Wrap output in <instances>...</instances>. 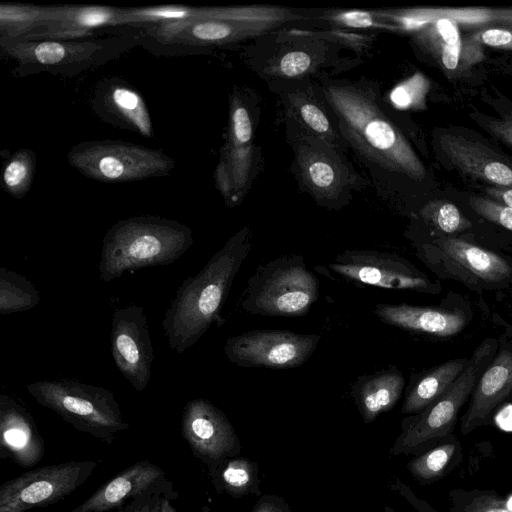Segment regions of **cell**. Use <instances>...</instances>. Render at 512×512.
<instances>
[{"label":"cell","instance_id":"cell-42","mask_svg":"<svg viewBox=\"0 0 512 512\" xmlns=\"http://www.w3.org/2000/svg\"><path fill=\"white\" fill-rule=\"evenodd\" d=\"M472 41L493 48L512 50V30L487 28L470 35Z\"/></svg>","mask_w":512,"mask_h":512},{"label":"cell","instance_id":"cell-33","mask_svg":"<svg viewBox=\"0 0 512 512\" xmlns=\"http://www.w3.org/2000/svg\"><path fill=\"white\" fill-rule=\"evenodd\" d=\"M36 169V156L30 149L14 152L2 171L4 190L16 199H22L30 190Z\"/></svg>","mask_w":512,"mask_h":512},{"label":"cell","instance_id":"cell-12","mask_svg":"<svg viewBox=\"0 0 512 512\" xmlns=\"http://www.w3.org/2000/svg\"><path fill=\"white\" fill-rule=\"evenodd\" d=\"M343 279L393 290L438 293L439 287L408 260L376 250H345L328 265Z\"/></svg>","mask_w":512,"mask_h":512},{"label":"cell","instance_id":"cell-41","mask_svg":"<svg viewBox=\"0 0 512 512\" xmlns=\"http://www.w3.org/2000/svg\"><path fill=\"white\" fill-rule=\"evenodd\" d=\"M326 18L339 25L341 24L352 27H379L392 29V26L382 19L379 11H339L336 14L327 16Z\"/></svg>","mask_w":512,"mask_h":512},{"label":"cell","instance_id":"cell-27","mask_svg":"<svg viewBox=\"0 0 512 512\" xmlns=\"http://www.w3.org/2000/svg\"><path fill=\"white\" fill-rule=\"evenodd\" d=\"M469 358L444 362L411 379L402 405V413L415 414L441 397L465 369Z\"/></svg>","mask_w":512,"mask_h":512},{"label":"cell","instance_id":"cell-21","mask_svg":"<svg viewBox=\"0 0 512 512\" xmlns=\"http://www.w3.org/2000/svg\"><path fill=\"white\" fill-rule=\"evenodd\" d=\"M441 150L462 173L496 187L512 188V164L482 143L459 135L439 138Z\"/></svg>","mask_w":512,"mask_h":512},{"label":"cell","instance_id":"cell-45","mask_svg":"<svg viewBox=\"0 0 512 512\" xmlns=\"http://www.w3.org/2000/svg\"><path fill=\"white\" fill-rule=\"evenodd\" d=\"M252 512H291V510L282 498L265 495L256 503Z\"/></svg>","mask_w":512,"mask_h":512},{"label":"cell","instance_id":"cell-34","mask_svg":"<svg viewBox=\"0 0 512 512\" xmlns=\"http://www.w3.org/2000/svg\"><path fill=\"white\" fill-rule=\"evenodd\" d=\"M401 15L418 21L434 22L441 19L457 24L481 25L494 21V9L484 7L407 8L397 10Z\"/></svg>","mask_w":512,"mask_h":512},{"label":"cell","instance_id":"cell-46","mask_svg":"<svg viewBox=\"0 0 512 512\" xmlns=\"http://www.w3.org/2000/svg\"><path fill=\"white\" fill-rule=\"evenodd\" d=\"M162 497L159 495H147L137 498L117 512H151L154 505L161 500Z\"/></svg>","mask_w":512,"mask_h":512},{"label":"cell","instance_id":"cell-10","mask_svg":"<svg viewBox=\"0 0 512 512\" xmlns=\"http://www.w3.org/2000/svg\"><path fill=\"white\" fill-rule=\"evenodd\" d=\"M97 465L93 460H71L24 472L0 486V512H27L55 504L87 481Z\"/></svg>","mask_w":512,"mask_h":512},{"label":"cell","instance_id":"cell-1","mask_svg":"<svg viewBox=\"0 0 512 512\" xmlns=\"http://www.w3.org/2000/svg\"><path fill=\"white\" fill-rule=\"evenodd\" d=\"M320 91L344 140L366 161L421 181L426 168L371 88L323 81Z\"/></svg>","mask_w":512,"mask_h":512},{"label":"cell","instance_id":"cell-26","mask_svg":"<svg viewBox=\"0 0 512 512\" xmlns=\"http://www.w3.org/2000/svg\"><path fill=\"white\" fill-rule=\"evenodd\" d=\"M286 111L300 129L324 141L331 147L342 151L344 139L330 119L324 104L315 96L301 89L287 91L283 96Z\"/></svg>","mask_w":512,"mask_h":512},{"label":"cell","instance_id":"cell-15","mask_svg":"<svg viewBox=\"0 0 512 512\" xmlns=\"http://www.w3.org/2000/svg\"><path fill=\"white\" fill-rule=\"evenodd\" d=\"M111 353L119 372L138 392L146 389L154 361L147 316L143 307L116 308L111 321Z\"/></svg>","mask_w":512,"mask_h":512},{"label":"cell","instance_id":"cell-35","mask_svg":"<svg viewBox=\"0 0 512 512\" xmlns=\"http://www.w3.org/2000/svg\"><path fill=\"white\" fill-rule=\"evenodd\" d=\"M447 512H512L508 500L492 489H452Z\"/></svg>","mask_w":512,"mask_h":512},{"label":"cell","instance_id":"cell-39","mask_svg":"<svg viewBox=\"0 0 512 512\" xmlns=\"http://www.w3.org/2000/svg\"><path fill=\"white\" fill-rule=\"evenodd\" d=\"M429 89V80L416 72L393 89L390 100L399 109L421 110L425 108Z\"/></svg>","mask_w":512,"mask_h":512},{"label":"cell","instance_id":"cell-47","mask_svg":"<svg viewBox=\"0 0 512 512\" xmlns=\"http://www.w3.org/2000/svg\"><path fill=\"white\" fill-rule=\"evenodd\" d=\"M486 193L491 200L512 208V188L488 187Z\"/></svg>","mask_w":512,"mask_h":512},{"label":"cell","instance_id":"cell-51","mask_svg":"<svg viewBox=\"0 0 512 512\" xmlns=\"http://www.w3.org/2000/svg\"><path fill=\"white\" fill-rule=\"evenodd\" d=\"M385 512H395V511L392 508L387 506L385 509Z\"/></svg>","mask_w":512,"mask_h":512},{"label":"cell","instance_id":"cell-29","mask_svg":"<svg viewBox=\"0 0 512 512\" xmlns=\"http://www.w3.org/2000/svg\"><path fill=\"white\" fill-rule=\"evenodd\" d=\"M65 5L38 6L2 3L0 5V44L21 39L58 20Z\"/></svg>","mask_w":512,"mask_h":512},{"label":"cell","instance_id":"cell-40","mask_svg":"<svg viewBox=\"0 0 512 512\" xmlns=\"http://www.w3.org/2000/svg\"><path fill=\"white\" fill-rule=\"evenodd\" d=\"M468 203L481 217L512 231V208L503 206L490 198L477 196L471 197Z\"/></svg>","mask_w":512,"mask_h":512},{"label":"cell","instance_id":"cell-31","mask_svg":"<svg viewBox=\"0 0 512 512\" xmlns=\"http://www.w3.org/2000/svg\"><path fill=\"white\" fill-rule=\"evenodd\" d=\"M208 475L218 492H224L236 498L248 494H260L258 465L247 458H228L218 466L209 469Z\"/></svg>","mask_w":512,"mask_h":512},{"label":"cell","instance_id":"cell-36","mask_svg":"<svg viewBox=\"0 0 512 512\" xmlns=\"http://www.w3.org/2000/svg\"><path fill=\"white\" fill-rule=\"evenodd\" d=\"M127 25H153L162 22L196 19L198 7L160 5L124 8Z\"/></svg>","mask_w":512,"mask_h":512},{"label":"cell","instance_id":"cell-19","mask_svg":"<svg viewBox=\"0 0 512 512\" xmlns=\"http://www.w3.org/2000/svg\"><path fill=\"white\" fill-rule=\"evenodd\" d=\"M44 441L29 411L7 395L0 396V456L23 468L38 464Z\"/></svg>","mask_w":512,"mask_h":512},{"label":"cell","instance_id":"cell-48","mask_svg":"<svg viewBox=\"0 0 512 512\" xmlns=\"http://www.w3.org/2000/svg\"><path fill=\"white\" fill-rule=\"evenodd\" d=\"M494 21L512 27V9L494 10Z\"/></svg>","mask_w":512,"mask_h":512},{"label":"cell","instance_id":"cell-50","mask_svg":"<svg viewBox=\"0 0 512 512\" xmlns=\"http://www.w3.org/2000/svg\"><path fill=\"white\" fill-rule=\"evenodd\" d=\"M163 499V498H162ZM162 499L159 500L155 505L154 507L152 508L151 512H160L161 511V502H162Z\"/></svg>","mask_w":512,"mask_h":512},{"label":"cell","instance_id":"cell-28","mask_svg":"<svg viewBox=\"0 0 512 512\" xmlns=\"http://www.w3.org/2000/svg\"><path fill=\"white\" fill-rule=\"evenodd\" d=\"M414 40L445 71L461 70L464 42L457 23L447 19L431 22L415 33Z\"/></svg>","mask_w":512,"mask_h":512},{"label":"cell","instance_id":"cell-9","mask_svg":"<svg viewBox=\"0 0 512 512\" xmlns=\"http://www.w3.org/2000/svg\"><path fill=\"white\" fill-rule=\"evenodd\" d=\"M293 149L300 182L318 204L339 209L351 190L363 184L342 151L301 129Z\"/></svg>","mask_w":512,"mask_h":512},{"label":"cell","instance_id":"cell-32","mask_svg":"<svg viewBox=\"0 0 512 512\" xmlns=\"http://www.w3.org/2000/svg\"><path fill=\"white\" fill-rule=\"evenodd\" d=\"M40 302V293L25 276L5 267L0 268V314L34 308Z\"/></svg>","mask_w":512,"mask_h":512},{"label":"cell","instance_id":"cell-11","mask_svg":"<svg viewBox=\"0 0 512 512\" xmlns=\"http://www.w3.org/2000/svg\"><path fill=\"white\" fill-rule=\"evenodd\" d=\"M321 339L289 330H253L228 338L225 357L240 367L290 369L304 364Z\"/></svg>","mask_w":512,"mask_h":512},{"label":"cell","instance_id":"cell-22","mask_svg":"<svg viewBox=\"0 0 512 512\" xmlns=\"http://www.w3.org/2000/svg\"><path fill=\"white\" fill-rule=\"evenodd\" d=\"M373 312L388 325L437 337L453 336L466 325L465 314L456 309L379 303Z\"/></svg>","mask_w":512,"mask_h":512},{"label":"cell","instance_id":"cell-44","mask_svg":"<svg viewBox=\"0 0 512 512\" xmlns=\"http://www.w3.org/2000/svg\"><path fill=\"white\" fill-rule=\"evenodd\" d=\"M391 487L402 495L418 512H438L429 503L417 497L410 487L402 483L399 479H395Z\"/></svg>","mask_w":512,"mask_h":512},{"label":"cell","instance_id":"cell-3","mask_svg":"<svg viewBox=\"0 0 512 512\" xmlns=\"http://www.w3.org/2000/svg\"><path fill=\"white\" fill-rule=\"evenodd\" d=\"M193 243L191 228L173 219L143 215L120 220L104 235L99 277L109 283L127 271L171 264Z\"/></svg>","mask_w":512,"mask_h":512},{"label":"cell","instance_id":"cell-14","mask_svg":"<svg viewBox=\"0 0 512 512\" xmlns=\"http://www.w3.org/2000/svg\"><path fill=\"white\" fill-rule=\"evenodd\" d=\"M280 24L263 21L190 19L144 26L154 46L165 49L218 47L260 36Z\"/></svg>","mask_w":512,"mask_h":512},{"label":"cell","instance_id":"cell-17","mask_svg":"<svg viewBox=\"0 0 512 512\" xmlns=\"http://www.w3.org/2000/svg\"><path fill=\"white\" fill-rule=\"evenodd\" d=\"M147 495H159L170 501L179 496L165 472L144 459L117 473L69 512H109Z\"/></svg>","mask_w":512,"mask_h":512},{"label":"cell","instance_id":"cell-30","mask_svg":"<svg viewBox=\"0 0 512 512\" xmlns=\"http://www.w3.org/2000/svg\"><path fill=\"white\" fill-rule=\"evenodd\" d=\"M462 445L452 434L435 446L417 454L407 464L410 474L421 483L438 481L453 471L462 461Z\"/></svg>","mask_w":512,"mask_h":512},{"label":"cell","instance_id":"cell-8","mask_svg":"<svg viewBox=\"0 0 512 512\" xmlns=\"http://www.w3.org/2000/svg\"><path fill=\"white\" fill-rule=\"evenodd\" d=\"M67 160L85 177L103 183L164 177L175 166V161L161 150L118 140L78 143L68 152Z\"/></svg>","mask_w":512,"mask_h":512},{"label":"cell","instance_id":"cell-18","mask_svg":"<svg viewBox=\"0 0 512 512\" xmlns=\"http://www.w3.org/2000/svg\"><path fill=\"white\" fill-rule=\"evenodd\" d=\"M469 399L460 420L463 435L490 424L496 410L512 402V342L498 348Z\"/></svg>","mask_w":512,"mask_h":512},{"label":"cell","instance_id":"cell-49","mask_svg":"<svg viewBox=\"0 0 512 512\" xmlns=\"http://www.w3.org/2000/svg\"><path fill=\"white\" fill-rule=\"evenodd\" d=\"M160 512H176L169 499L163 498Z\"/></svg>","mask_w":512,"mask_h":512},{"label":"cell","instance_id":"cell-7","mask_svg":"<svg viewBox=\"0 0 512 512\" xmlns=\"http://www.w3.org/2000/svg\"><path fill=\"white\" fill-rule=\"evenodd\" d=\"M138 35L106 39L28 40L18 39L0 44L2 52L17 64L19 76L49 72L74 76L103 65L137 44Z\"/></svg>","mask_w":512,"mask_h":512},{"label":"cell","instance_id":"cell-13","mask_svg":"<svg viewBox=\"0 0 512 512\" xmlns=\"http://www.w3.org/2000/svg\"><path fill=\"white\" fill-rule=\"evenodd\" d=\"M254 167L253 123L243 100L234 94L230 99L227 138L215 168V186L225 203L232 207L248 191Z\"/></svg>","mask_w":512,"mask_h":512},{"label":"cell","instance_id":"cell-16","mask_svg":"<svg viewBox=\"0 0 512 512\" xmlns=\"http://www.w3.org/2000/svg\"><path fill=\"white\" fill-rule=\"evenodd\" d=\"M181 433L193 455L208 470L240 453V442L232 424L209 400L197 398L186 403Z\"/></svg>","mask_w":512,"mask_h":512},{"label":"cell","instance_id":"cell-43","mask_svg":"<svg viewBox=\"0 0 512 512\" xmlns=\"http://www.w3.org/2000/svg\"><path fill=\"white\" fill-rule=\"evenodd\" d=\"M484 127L495 138L512 147V112L502 114L500 118H486Z\"/></svg>","mask_w":512,"mask_h":512},{"label":"cell","instance_id":"cell-38","mask_svg":"<svg viewBox=\"0 0 512 512\" xmlns=\"http://www.w3.org/2000/svg\"><path fill=\"white\" fill-rule=\"evenodd\" d=\"M320 53L305 47H294L276 56L271 70L284 78H298L315 70Z\"/></svg>","mask_w":512,"mask_h":512},{"label":"cell","instance_id":"cell-2","mask_svg":"<svg viewBox=\"0 0 512 512\" xmlns=\"http://www.w3.org/2000/svg\"><path fill=\"white\" fill-rule=\"evenodd\" d=\"M252 247V231L232 235L207 264L186 278L167 308L162 328L169 348L178 354L192 347L214 323Z\"/></svg>","mask_w":512,"mask_h":512},{"label":"cell","instance_id":"cell-37","mask_svg":"<svg viewBox=\"0 0 512 512\" xmlns=\"http://www.w3.org/2000/svg\"><path fill=\"white\" fill-rule=\"evenodd\" d=\"M420 214L424 220L445 234L461 232L471 227V222L449 201L431 200L421 209Z\"/></svg>","mask_w":512,"mask_h":512},{"label":"cell","instance_id":"cell-6","mask_svg":"<svg viewBox=\"0 0 512 512\" xmlns=\"http://www.w3.org/2000/svg\"><path fill=\"white\" fill-rule=\"evenodd\" d=\"M319 287L301 255L282 256L260 265L250 276L242 307L253 315L300 317L318 300Z\"/></svg>","mask_w":512,"mask_h":512},{"label":"cell","instance_id":"cell-25","mask_svg":"<svg viewBox=\"0 0 512 512\" xmlns=\"http://www.w3.org/2000/svg\"><path fill=\"white\" fill-rule=\"evenodd\" d=\"M404 389V377L395 367L362 375L352 387V396L365 423L391 410Z\"/></svg>","mask_w":512,"mask_h":512},{"label":"cell","instance_id":"cell-4","mask_svg":"<svg viewBox=\"0 0 512 512\" xmlns=\"http://www.w3.org/2000/svg\"><path fill=\"white\" fill-rule=\"evenodd\" d=\"M498 350V341L486 338L475 349L460 376L439 397L422 411L402 421L401 432L390 454L416 455L435 446L453 434L458 415L473 389Z\"/></svg>","mask_w":512,"mask_h":512},{"label":"cell","instance_id":"cell-23","mask_svg":"<svg viewBox=\"0 0 512 512\" xmlns=\"http://www.w3.org/2000/svg\"><path fill=\"white\" fill-rule=\"evenodd\" d=\"M127 25L124 8L100 5H65L62 16L21 39L79 40L106 26ZM18 40V39H17Z\"/></svg>","mask_w":512,"mask_h":512},{"label":"cell","instance_id":"cell-24","mask_svg":"<svg viewBox=\"0 0 512 512\" xmlns=\"http://www.w3.org/2000/svg\"><path fill=\"white\" fill-rule=\"evenodd\" d=\"M433 245L443 257L486 283H500L512 273L504 258L466 240L440 237Z\"/></svg>","mask_w":512,"mask_h":512},{"label":"cell","instance_id":"cell-5","mask_svg":"<svg viewBox=\"0 0 512 512\" xmlns=\"http://www.w3.org/2000/svg\"><path fill=\"white\" fill-rule=\"evenodd\" d=\"M29 394L76 430L112 444L129 429L114 394L74 379L40 380L27 384Z\"/></svg>","mask_w":512,"mask_h":512},{"label":"cell","instance_id":"cell-20","mask_svg":"<svg viewBox=\"0 0 512 512\" xmlns=\"http://www.w3.org/2000/svg\"><path fill=\"white\" fill-rule=\"evenodd\" d=\"M95 113L105 122L142 137L154 136L152 119L142 96L122 80H105L92 99Z\"/></svg>","mask_w":512,"mask_h":512}]
</instances>
